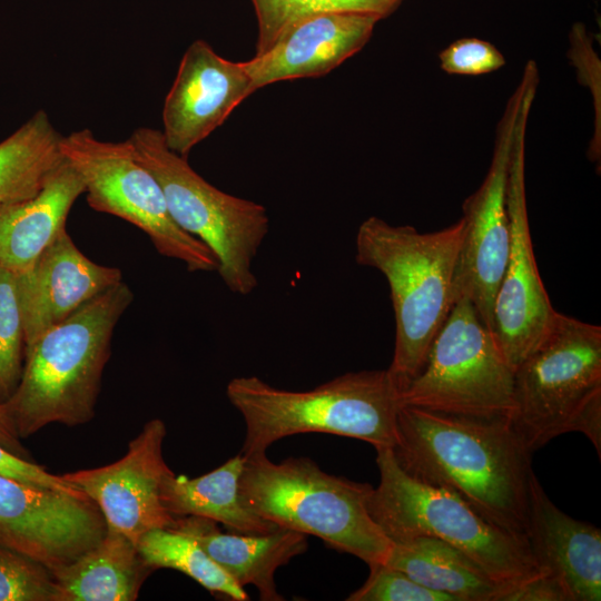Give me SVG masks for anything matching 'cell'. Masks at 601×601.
Segmentation results:
<instances>
[{
    "instance_id": "obj_17",
    "label": "cell",
    "mask_w": 601,
    "mask_h": 601,
    "mask_svg": "<svg viewBox=\"0 0 601 601\" xmlns=\"http://www.w3.org/2000/svg\"><path fill=\"white\" fill-rule=\"evenodd\" d=\"M381 19L364 12H324L295 21L265 52L245 62L255 89L329 72L366 45Z\"/></svg>"
},
{
    "instance_id": "obj_24",
    "label": "cell",
    "mask_w": 601,
    "mask_h": 601,
    "mask_svg": "<svg viewBox=\"0 0 601 601\" xmlns=\"http://www.w3.org/2000/svg\"><path fill=\"white\" fill-rule=\"evenodd\" d=\"M61 138L47 112L38 110L0 142V204L26 200L39 193L65 160Z\"/></svg>"
},
{
    "instance_id": "obj_19",
    "label": "cell",
    "mask_w": 601,
    "mask_h": 601,
    "mask_svg": "<svg viewBox=\"0 0 601 601\" xmlns=\"http://www.w3.org/2000/svg\"><path fill=\"white\" fill-rule=\"evenodd\" d=\"M170 528L193 536L238 585L256 587L263 601L284 600L275 572L307 550L305 534L280 526L263 534L224 533L213 520L183 516Z\"/></svg>"
},
{
    "instance_id": "obj_4",
    "label": "cell",
    "mask_w": 601,
    "mask_h": 601,
    "mask_svg": "<svg viewBox=\"0 0 601 601\" xmlns=\"http://www.w3.org/2000/svg\"><path fill=\"white\" fill-rule=\"evenodd\" d=\"M463 235L460 218L420 233L372 216L358 227L355 260L387 280L395 316V345L387 368L402 392L422 371L431 345L454 304L453 277Z\"/></svg>"
},
{
    "instance_id": "obj_10",
    "label": "cell",
    "mask_w": 601,
    "mask_h": 601,
    "mask_svg": "<svg viewBox=\"0 0 601 601\" xmlns=\"http://www.w3.org/2000/svg\"><path fill=\"white\" fill-rule=\"evenodd\" d=\"M63 157L81 176L89 206L142 230L157 252L189 272H217L213 252L173 220L162 189L127 139L102 141L85 128L62 136Z\"/></svg>"
},
{
    "instance_id": "obj_8",
    "label": "cell",
    "mask_w": 601,
    "mask_h": 601,
    "mask_svg": "<svg viewBox=\"0 0 601 601\" xmlns=\"http://www.w3.org/2000/svg\"><path fill=\"white\" fill-rule=\"evenodd\" d=\"M128 140L158 180L176 225L213 252L226 287L242 296L253 293L258 285L253 263L269 231L265 206L209 184L167 147L160 130L137 128Z\"/></svg>"
},
{
    "instance_id": "obj_5",
    "label": "cell",
    "mask_w": 601,
    "mask_h": 601,
    "mask_svg": "<svg viewBox=\"0 0 601 601\" xmlns=\"http://www.w3.org/2000/svg\"><path fill=\"white\" fill-rule=\"evenodd\" d=\"M373 486L323 471L308 457L278 463L266 453L245 457L239 481L244 503L276 526L322 539L370 568L385 564L393 542L373 520Z\"/></svg>"
},
{
    "instance_id": "obj_13",
    "label": "cell",
    "mask_w": 601,
    "mask_h": 601,
    "mask_svg": "<svg viewBox=\"0 0 601 601\" xmlns=\"http://www.w3.org/2000/svg\"><path fill=\"white\" fill-rule=\"evenodd\" d=\"M105 516L86 494L27 485L0 474V545L52 573L93 548Z\"/></svg>"
},
{
    "instance_id": "obj_18",
    "label": "cell",
    "mask_w": 601,
    "mask_h": 601,
    "mask_svg": "<svg viewBox=\"0 0 601 601\" xmlns=\"http://www.w3.org/2000/svg\"><path fill=\"white\" fill-rule=\"evenodd\" d=\"M528 543L542 572L555 577L572 601L601 600V531L571 518L530 477Z\"/></svg>"
},
{
    "instance_id": "obj_11",
    "label": "cell",
    "mask_w": 601,
    "mask_h": 601,
    "mask_svg": "<svg viewBox=\"0 0 601 601\" xmlns=\"http://www.w3.org/2000/svg\"><path fill=\"white\" fill-rule=\"evenodd\" d=\"M533 69L532 62L525 65L500 120L489 170L481 186L462 205L463 235L453 277L454 303L467 299L490 329L511 245L506 204L511 149Z\"/></svg>"
},
{
    "instance_id": "obj_12",
    "label": "cell",
    "mask_w": 601,
    "mask_h": 601,
    "mask_svg": "<svg viewBox=\"0 0 601 601\" xmlns=\"http://www.w3.org/2000/svg\"><path fill=\"white\" fill-rule=\"evenodd\" d=\"M535 93L536 86L529 85L511 149L506 190L511 245L493 306L492 332L513 371L556 314L538 270L526 205L525 137Z\"/></svg>"
},
{
    "instance_id": "obj_21",
    "label": "cell",
    "mask_w": 601,
    "mask_h": 601,
    "mask_svg": "<svg viewBox=\"0 0 601 601\" xmlns=\"http://www.w3.org/2000/svg\"><path fill=\"white\" fill-rule=\"evenodd\" d=\"M244 465L245 456L239 453L198 477L189 479L170 471L161 481V502L175 519L199 516L238 533L270 532L277 526L255 513L242 499L239 481Z\"/></svg>"
},
{
    "instance_id": "obj_1",
    "label": "cell",
    "mask_w": 601,
    "mask_h": 601,
    "mask_svg": "<svg viewBox=\"0 0 601 601\" xmlns=\"http://www.w3.org/2000/svg\"><path fill=\"white\" fill-rule=\"evenodd\" d=\"M392 452L410 476L456 492L490 523L526 539L532 454L509 416L401 405Z\"/></svg>"
},
{
    "instance_id": "obj_14",
    "label": "cell",
    "mask_w": 601,
    "mask_h": 601,
    "mask_svg": "<svg viewBox=\"0 0 601 601\" xmlns=\"http://www.w3.org/2000/svg\"><path fill=\"white\" fill-rule=\"evenodd\" d=\"M165 436V423L150 420L120 460L62 474L98 505L107 528L136 544L146 532L170 528L176 521L160 497L161 481L171 471L162 456Z\"/></svg>"
},
{
    "instance_id": "obj_6",
    "label": "cell",
    "mask_w": 601,
    "mask_h": 601,
    "mask_svg": "<svg viewBox=\"0 0 601 601\" xmlns=\"http://www.w3.org/2000/svg\"><path fill=\"white\" fill-rule=\"evenodd\" d=\"M511 426L533 454L581 432L601 456V327L556 312L513 371Z\"/></svg>"
},
{
    "instance_id": "obj_27",
    "label": "cell",
    "mask_w": 601,
    "mask_h": 601,
    "mask_svg": "<svg viewBox=\"0 0 601 601\" xmlns=\"http://www.w3.org/2000/svg\"><path fill=\"white\" fill-rule=\"evenodd\" d=\"M24 357L26 335L17 274L0 264V404L16 392Z\"/></svg>"
},
{
    "instance_id": "obj_29",
    "label": "cell",
    "mask_w": 601,
    "mask_h": 601,
    "mask_svg": "<svg viewBox=\"0 0 601 601\" xmlns=\"http://www.w3.org/2000/svg\"><path fill=\"white\" fill-rule=\"evenodd\" d=\"M370 569L365 583L351 593L347 601H455L453 597L431 590L387 564Z\"/></svg>"
},
{
    "instance_id": "obj_7",
    "label": "cell",
    "mask_w": 601,
    "mask_h": 601,
    "mask_svg": "<svg viewBox=\"0 0 601 601\" xmlns=\"http://www.w3.org/2000/svg\"><path fill=\"white\" fill-rule=\"evenodd\" d=\"M380 483L367 508L394 543L432 536L469 555L490 575L512 588L542 573L528 539L511 534L481 516L456 492L421 482L397 464L392 449L376 450Z\"/></svg>"
},
{
    "instance_id": "obj_25",
    "label": "cell",
    "mask_w": 601,
    "mask_h": 601,
    "mask_svg": "<svg viewBox=\"0 0 601 601\" xmlns=\"http://www.w3.org/2000/svg\"><path fill=\"white\" fill-rule=\"evenodd\" d=\"M145 563L154 571L166 568L183 572L210 593L234 601L249 597L190 535L173 528L146 532L137 543Z\"/></svg>"
},
{
    "instance_id": "obj_9",
    "label": "cell",
    "mask_w": 601,
    "mask_h": 601,
    "mask_svg": "<svg viewBox=\"0 0 601 601\" xmlns=\"http://www.w3.org/2000/svg\"><path fill=\"white\" fill-rule=\"evenodd\" d=\"M401 404L470 416H510L513 368L475 307L456 300Z\"/></svg>"
},
{
    "instance_id": "obj_31",
    "label": "cell",
    "mask_w": 601,
    "mask_h": 601,
    "mask_svg": "<svg viewBox=\"0 0 601 601\" xmlns=\"http://www.w3.org/2000/svg\"><path fill=\"white\" fill-rule=\"evenodd\" d=\"M0 474L27 485L47 487L72 494H85L62 477L46 471L41 465L20 457L0 444Z\"/></svg>"
},
{
    "instance_id": "obj_3",
    "label": "cell",
    "mask_w": 601,
    "mask_h": 601,
    "mask_svg": "<svg viewBox=\"0 0 601 601\" xmlns=\"http://www.w3.org/2000/svg\"><path fill=\"white\" fill-rule=\"evenodd\" d=\"M226 395L245 423V457L266 453L280 439L313 432L357 439L375 450L393 449L397 441L401 391L388 370L348 372L307 391L239 376L228 382Z\"/></svg>"
},
{
    "instance_id": "obj_32",
    "label": "cell",
    "mask_w": 601,
    "mask_h": 601,
    "mask_svg": "<svg viewBox=\"0 0 601 601\" xmlns=\"http://www.w3.org/2000/svg\"><path fill=\"white\" fill-rule=\"evenodd\" d=\"M497 601H572V599L555 577L542 572L508 589Z\"/></svg>"
},
{
    "instance_id": "obj_15",
    "label": "cell",
    "mask_w": 601,
    "mask_h": 601,
    "mask_svg": "<svg viewBox=\"0 0 601 601\" xmlns=\"http://www.w3.org/2000/svg\"><path fill=\"white\" fill-rule=\"evenodd\" d=\"M245 62L219 56L205 40L185 51L162 108L165 144L186 157L255 92Z\"/></svg>"
},
{
    "instance_id": "obj_26",
    "label": "cell",
    "mask_w": 601,
    "mask_h": 601,
    "mask_svg": "<svg viewBox=\"0 0 601 601\" xmlns=\"http://www.w3.org/2000/svg\"><path fill=\"white\" fill-rule=\"evenodd\" d=\"M258 26L256 55L265 52L278 35L295 21L324 12H364L381 18L401 0H252Z\"/></svg>"
},
{
    "instance_id": "obj_23",
    "label": "cell",
    "mask_w": 601,
    "mask_h": 601,
    "mask_svg": "<svg viewBox=\"0 0 601 601\" xmlns=\"http://www.w3.org/2000/svg\"><path fill=\"white\" fill-rule=\"evenodd\" d=\"M385 564L455 601H497L510 589L464 552L432 536L394 542Z\"/></svg>"
},
{
    "instance_id": "obj_22",
    "label": "cell",
    "mask_w": 601,
    "mask_h": 601,
    "mask_svg": "<svg viewBox=\"0 0 601 601\" xmlns=\"http://www.w3.org/2000/svg\"><path fill=\"white\" fill-rule=\"evenodd\" d=\"M151 571L136 543L107 528L99 543L52 574L58 601H132Z\"/></svg>"
},
{
    "instance_id": "obj_28",
    "label": "cell",
    "mask_w": 601,
    "mask_h": 601,
    "mask_svg": "<svg viewBox=\"0 0 601 601\" xmlns=\"http://www.w3.org/2000/svg\"><path fill=\"white\" fill-rule=\"evenodd\" d=\"M0 601H58L52 572L43 564L0 545Z\"/></svg>"
},
{
    "instance_id": "obj_16",
    "label": "cell",
    "mask_w": 601,
    "mask_h": 601,
    "mask_svg": "<svg viewBox=\"0 0 601 601\" xmlns=\"http://www.w3.org/2000/svg\"><path fill=\"white\" fill-rule=\"evenodd\" d=\"M120 282L119 268L90 260L63 230L28 270L17 274L26 348L46 329Z\"/></svg>"
},
{
    "instance_id": "obj_20",
    "label": "cell",
    "mask_w": 601,
    "mask_h": 601,
    "mask_svg": "<svg viewBox=\"0 0 601 601\" xmlns=\"http://www.w3.org/2000/svg\"><path fill=\"white\" fill-rule=\"evenodd\" d=\"M82 194V178L65 158L36 196L0 204V264L16 274L28 270L66 230L69 211Z\"/></svg>"
},
{
    "instance_id": "obj_2",
    "label": "cell",
    "mask_w": 601,
    "mask_h": 601,
    "mask_svg": "<svg viewBox=\"0 0 601 601\" xmlns=\"http://www.w3.org/2000/svg\"><path fill=\"white\" fill-rule=\"evenodd\" d=\"M134 294L120 282L93 297L26 348L24 366L4 411L20 439L51 423L93 418L115 327Z\"/></svg>"
},
{
    "instance_id": "obj_30",
    "label": "cell",
    "mask_w": 601,
    "mask_h": 601,
    "mask_svg": "<svg viewBox=\"0 0 601 601\" xmlns=\"http://www.w3.org/2000/svg\"><path fill=\"white\" fill-rule=\"evenodd\" d=\"M441 69L451 75L480 76L501 69L505 57L491 42L479 38L453 41L439 53Z\"/></svg>"
},
{
    "instance_id": "obj_33",
    "label": "cell",
    "mask_w": 601,
    "mask_h": 601,
    "mask_svg": "<svg viewBox=\"0 0 601 601\" xmlns=\"http://www.w3.org/2000/svg\"><path fill=\"white\" fill-rule=\"evenodd\" d=\"M0 444L9 452L29 460V455L21 445L20 437L12 426L4 411L3 404H0Z\"/></svg>"
}]
</instances>
